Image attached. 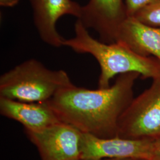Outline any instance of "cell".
<instances>
[{
    "mask_svg": "<svg viewBox=\"0 0 160 160\" xmlns=\"http://www.w3.org/2000/svg\"><path fill=\"white\" fill-rule=\"evenodd\" d=\"M150 160H160V139L157 140Z\"/></svg>",
    "mask_w": 160,
    "mask_h": 160,
    "instance_id": "obj_13",
    "label": "cell"
},
{
    "mask_svg": "<svg viewBox=\"0 0 160 160\" xmlns=\"http://www.w3.org/2000/svg\"><path fill=\"white\" fill-rule=\"evenodd\" d=\"M41 160H81L83 133L62 122L38 131H25Z\"/></svg>",
    "mask_w": 160,
    "mask_h": 160,
    "instance_id": "obj_5",
    "label": "cell"
},
{
    "mask_svg": "<svg viewBox=\"0 0 160 160\" xmlns=\"http://www.w3.org/2000/svg\"><path fill=\"white\" fill-rule=\"evenodd\" d=\"M133 17L147 26L160 28V0L145 7Z\"/></svg>",
    "mask_w": 160,
    "mask_h": 160,
    "instance_id": "obj_11",
    "label": "cell"
},
{
    "mask_svg": "<svg viewBox=\"0 0 160 160\" xmlns=\"http://www.w3.org/2000/svg\"><path fill=\"white\" fill-rule=\"evenodd\" d=\"M0 113L19 122L28 131H40L61 122L48 101L25 102L0 97Z\"/></svg>",
    "mask_w": 160,
    "mask_h": 160,
    "instance_id": "obj_9",
    "label": "cell"
},
{
    "mask_svg": "<svg viewBox=\"0 0 160 160\" xmlns=\"http://www.w3.org/2000/svg\"><path fill=\"white\" fill-rule=\"evenodd\" d=\"M63 70H52L30 59L0 77V97L25 102L49 101L57 92L72 85Z\"/></svg>",
    "mask_w": 160,
    "mask_h": 160,
    "instance_id": "obj_3",
    "label": "cell"
},
{
    "mask_svg": "<svg viewBox=\"0 0 160 160\" xmlns=\"http://www.w3.org/2000/svg\"><path fill=\"white\" fill-rule=\"evenodd\" d=\"M156 141L119 137L102 138L82 135L81 160L138 158L150 160Z\"/></svg>",
    "mask_w": 160,
    "mask_h": 160,
    "instance_id": "obj_6",
    "label": "cell"
},
{
    "mask_svg": "<svg viewBox=\"0 0 160 160\" xmlns=\"http://www.w3.org/2000/svg\"><path fill=\"white\" fill-rule=\"evenodd\" d=\"M96 160H148L145 159H138V158H103Z\"/></svg>",
    "mask_w": 160,
    "mask_h": 160,
    "instance_id": "obj_15",
    "label": "cell"
},
{
    "mask_svg": "<svg viewBox=\"0 0 160 160\" xmlns=\"http://www.w3.org/2000/svg\"><path fill=\"white\" fill-rule=\"evenodd\" d=\"M19 0H0V5L4 7H12L17 5Z\"/></svg>",
    "mask_w": 160,
    "mask_h": 160,
    "instance_id": "obj_14",
    "label": "cell"
},
{
    "mask_svg": "<svg viewBox=\"0 0 160 160\" xmlns=\"http://www.w3.org/2000/svg\"><path fill=\"white\" fill-rule=\"evenodd\" d=\"M127 17L122 0H89L86 6H82L81 15L78 19L87 29L94 30L100 41L113 43Z\"/></svg>",
    "mask_w": 160,
    "mask_h": 160,
    "instance_id": "obj_7",
    "label": "cell"
},
{
    "mask_svg": "<svg viewBox=\"0 0 160 160\" xmlns=\"http://www.w3.org/2000/svg\"><path fill=\"white\" fill-rule=\"evenodd\" d=\"M35 28L42 40L54 48L63 46L64 39L57 30L59 18L71 15L79 18L82 6L72 0H30Z\"/></svg>",
    "mask_w": 160,
    "mask_h": 160,
    "instance_id": "obj_8",
    "label": "cell"
},
{
    "mask_svg": "<svg viewBox=\"0 0 160 160\" xmlns=\"http://www.w3.org/2000/svg\"><path fill=\"white\" fill-rule=\"evenodd\" d=\"M117 137L130 139H160V76L133 98L120 116Z\"/></svg>",
    "mask_w": 160,
    "mask_h": 160,
    "instance_id": "obj_4",
    "label": "cell"
},
{
    "mask_svg": "<svg viewBox=\"0 0 160 160\" xmlns=\"http://www.w3.org/2000/svg\"><path fill=\"white\" fill-rule=\"evenodd\" d=\"M75 36L63 40L67 46L79 53H88L94 58L100 67L98 88H107L117 75L137 72L143 79L160 76V61L153 57H144L120 42L106 43L96 40L77 19L74 25Z\"/></svg>",
    "mask_w": 160,
    "mask_h": 160,
    "instance_id": "obj_2",
    "label": "cell"
},
{
    "mask_svg": "<svg viewBox=\"0 0 160 160\" xmlns=\"http://www.w3.org/2000/svg\"><path fill=\"white\" fill-rule=\"evenodd\" d=\"M156 0H126V14L128 17H133L138 12Z\"/></svg>",
    "mask_w": 160,
    "mask_h": 160,
    "instance_id": "obj_12",
    "label": "cell"
},
{
    "mask_svg": "<svg viewBox=\"0 0 160 160\" xmlns=\"http://www.w3.org/2000/svg\"><path fill=\"white\" fill-rule=\"evenodd\" d=\"M140 76L137 72L119 75L107 88L90 90L72 84L48 102L59 120L82 133L116 137L120 116L134 98L133 87Z\"/></svg>",
    "mask_w": 160,
    "mask_h": 160,
    "instance_id": "obj_1",
    "label": "cell"
},
{
    "mask_svg": "<svg viewBox=\"0 0 160 160\" xmlns=\"http://www.w3.org/2000/svg\"><path fill=\"white\" fill-rule=\"evenodd\" d=\"M120 42L138 54L160 61V28L147 26L134 17H128L116 36Z\"/></svg>",
    "mask_w": 160,
    "mask_h": 160,
    "instance_id": "obj_10",
    "label": "cell"
}]
</instances>
